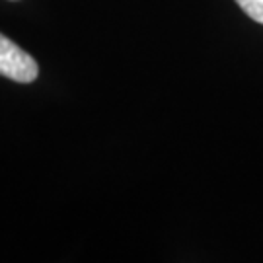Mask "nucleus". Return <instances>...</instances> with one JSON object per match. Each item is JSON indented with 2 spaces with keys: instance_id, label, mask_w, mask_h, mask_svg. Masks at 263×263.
<instances>
[{
  "instance_id": "nucleus-1",
  "label": "nucleus",
  "mask_w": 263,
  "mask_h": 263,
  "mask_svg": "<svg viewBox=\"0 0 263 263\" xmlns=\"http://www.w3.org/2000/svg\"><path fill=\"white\" fill-rule=\"evenodd\" d=\"M0 74L22 84L33 82L39 74L35 59L0 33Z\"/></svg>"
},
{
  "instance_id": "nucleus-2",
  "label": "nucleus",
  "mask_w": 263,
  "mask_h": 263,
  "mask_svg": "<svg viewBox=\"0 0 263 263\" xmlns=\"http://www.w3.org/2000/svg\"><path fill=\"white\" fill-rule=\"evenodd\" d=\"M236 2L254 22L263 24V0H236Z\"/></svg>"
}]
</instances>
